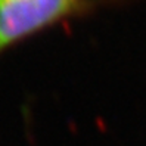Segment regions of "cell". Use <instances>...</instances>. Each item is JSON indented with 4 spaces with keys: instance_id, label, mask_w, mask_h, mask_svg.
Returning <instances> with one entry per match:
<instances>
[{
    "instance_id": "6da1fadb",
    "label": "cell",
    "mask_w": 146,
    "mask_h": 146,
    "mask_svg": "<svg viewBox=\"0 0 146 146\" xmlns=\"http://www.w3.org/2000/svg\"><path fill=\"white\" fill-rule=\"evenodd\" d=\"M78 0H0V53L75 11Z\"/></svg>"
}]
</instances>
